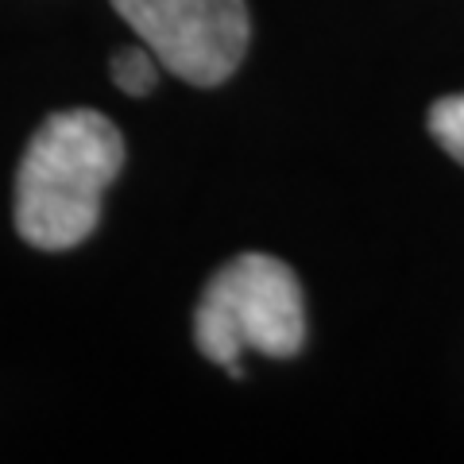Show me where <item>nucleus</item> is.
Returning a JSON list of instances; mask_svg holds the SVG:
<instances>
[{
  "label": "nucleus",
  "mask_w": 464,
  "mask_h": 464,
  "mask_svg": "<svg viewBox=\"0 0 464 464\" xmlns=\"http://www.w3.org/2000/svg\"><path fill=\"white\" fill-rule=\"evenodd\" d=\"M124 167V136L93 109L39 124L16 170V232L39 252H66L101 221V198Z\"/></svg>",
  "instance_id": "obj_1"
},
{
  "label": "nucleus",
  "mask_w": 464,
  "mask_h": 464,
  "mask_svg": "<svg viewBox=\"0 0 464 464\" xmlns=\"http://www.w3.org/2000/svg\"><path fill=\"white\" fill-rule=\"evenodd\" d=\"M194 341L201 356L237 380L244 375V353L295 356L306 341V310L295 271L264 252L228 259L194 310Z\"/></svg>",
  "instance_id": "obj_2"
},
{
  "label": "nucleus",
  "mask_w": 464,
  "mask_h": 464,
  "mask_svg": "<svg viewBox=\"0 0 464 464\" xmlns=\"http://www.w3.org/2000/svg\"><path fill=\"white\" fill-rule=\"evenodd\" d=\"M112 8L163 70L190 85L228 82L248 51L244 0H112Z\"/></svg>",
  "instance_id": "obj_3"
},
{
  "label": "nucleus",
  "mask_w": 464,
  "mask_h": 464,
  "mask_svg": "<svg viewBox=\"0 0 464 464\" xmlns=\"http://www.w3.org/2000/svg\"><path fill=\"white\" fill-rule=\"evenodd\" d=\"M109 70H112V82H116V90H121V93H128V97H148L155 90L163 63L155 58V51L148 47V43H140V47L116 51Z\"/></svg>",
  "instance_id": "obj_4"
},
{
  "label": "nucleus",
  "mask_w": 464,
  "mask_h": 464,
  "mask_svg": "<svg viewBox=\"0 0 464 464\" xmlns=\"http://www.w3.org/2000/svg\"><path fill=\"white\" fill-rule=\"evenodd\" d=\"M430 132L464 167V93L441 97L438 105L430 109Z\"/></svg>",
  "instance_id": "obj_5"
}]
</instances>
